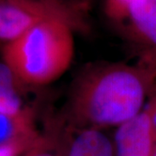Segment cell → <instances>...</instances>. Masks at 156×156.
<instances>
[{
    "instance_id": "2",
    "label": "cell",
    "mask_w": 156,
    "mask_h": 156,
    "mask_svg": "<svg viewBox=\"0 0 156 156\" xmlns=\"http://www.w3.org/2000/svg\"><path fill=\"white\" fill-rule=\"evenodd\" d=\"M70 23L51 18L36 24L3 47V60L23 83L49 84L61 76L72 62L74 30Z\"/></svg>"
},
{
    "instance_id": "4",
    "label": "cell",
    "mask_w": 156,
    "mask_h": 156,
    "mask_svg": "<svg viewBox=\"0 0 156 156\" xmlns=\"http://www.w3.org/2000/svg\"><path fill=\"white\" fill-rule=\"evenodd\" d=\"M115 156H154L156 152V83L150 99L135 116L118 126Z\"/></svg>"
},
{
    "instance_id": "9",
    "label": "cell",
    "mask_w": 156,
    "mask_h": 156,
    "mask_svg": "<svg viewBox=\"0 0 156 156\" xmlns=\"http://www.w3.org/2000/svg\"><path fill=\"white\" fill-rule=\"evenodd\" d=\"M67 151L62 152L55 148L49 139L44 138L38 145L26 152L24 156H66Z\"/></svg>"
},
{
    "instance_id": "1",
    "label": "cell",
    "mask_w": 156,
    "mask_h": 156,
    "mask_svg": "<svg viewBox=\"0 0 156 156\" xmlns=\"http://www.w3.org/2000/svg\"><path fill=\"white\" fill-rule=\"evenodd\" d=\"M156 83V73L141 64L95 68L77 81L70 98L73 122L83 128L120 126L139 114Z\"/></svg>"
},
{
    "instance_id": "10",
    "label": "cell",
    "mask_w": 156,
    "mask_h": 156,
    "mask_svg": "<svg viewBox=\"0 0 156 156\" xmlns=\"http://www.w3.org/2000/svg\"><path fill=\"white\" fill-rule=\"evenodd\" d=\"M131 0H107L106 11L112 19L120 21Z\"/></svg>"
},
{
    "instance_id": "7",
    "label": "cell",
    "mask_w": 156,
    "mask_h": 156,
    "mask_svg": "<svg viewBox=\"0 0 156 156\" xmlns=\"http://www.w3.org/2000/svg\"><path fill=\"white\" fill-rule=\"evenodd\" d=\"M66 156H115L114 142L100 129L83 128L70 141Z\"/></svg>"
},
{
    "instance_id": "14",
    "label": "cell",
    "mask_w": 156,
    "mask_h": 156,
    "mask_svg": "<svg viewBox=\"0 0 156 156\" xmlns=\"http://www.w3.org/2000/svg\"><path fill=\"white\" fill-rule=\"evenodd\" d=\"M154 1H156V0H154Z\"/></svg>"
},
{
    "instance_id": "3",
    "label": "cell",
    "mask_w": 156,
    "mask_h": 156,
    "mask_svg": "<svg viewBox=\"0 0 156 156\" xmlns=\"http://www.w3.org/2000/svg\"><path fill=\"white\" fill-rule=\"evenodd\" d=\"M51 18L65 20L76 29L83 28L78 6L69 1L0 0V44H8L36 24Z\"/></svg>"
},
{
    "instance_id": "6",
    "label": "cell",
    "mask_w": 156,
    "mask_h": 156,
    "mask_svg": "<svg viewBox=\"0 0 156 156\" xmlns=\"http://www.w3.org/2000/svg\"><path fill=\"white\" fill-rule=\"evenodd\" d=\"M43 139L36 130L30 108L14 115L0 114V147H14L20 153L28 152Z\"/></svg>"
},
{
    "instance_id": "5",
    "label": "cell",
    "mask_w": 156,
    "mask_h": 156,
    "mask_svg": "<svg viewBox=\"0 0 156 156\" xmlns=\"http://www.w3.org/2000/svg\"><path fill=\"white\" fill-rule=\"evenodd\" d=\"M122 21L141 50L140 64L156 73V1L131 0L119 22Z\"/></svg>"
},
{
    "instance_id": "11",
    "label": "cell",
    "mask_w": 156,
    "mask_h": 156,
    "mask_svg": "<svg viewBox=\"0 0 156 156\" xmlns=\"http://www.w3.org/2000/svg\"><path fill=\"white\" fill-rule=\"evenodd\" d=\"M19 151L11 147H0V156H17Z\"/></svg>"
},
{
    "instance_id": "13",
    "label": "cell",
    "mask_w": 156,
    "mask_h": 156,
    "mask_svg": "<svg viewBox=\"0 0 156 156\" xmlns=\"http://www.w3.org/2000/svg\"><path fill=\"white\" fill-rule=\"evenodd\" d=\"M65 1H67V0H65Z\"/></svg>"
},
{
    "instance_id": "12",
    "label": "cell",
    "mask_w": 156,
    "mask_h": 156,
    "mask_svg": "<svg viewBox=\"0 0 156 156\" xmlns=\"http://www.w3.org/2000/svg\"><path fill=\"white\" fill-rule=\"evenodd\" d=\"M154 156H156V152H155V154H154Z\"/></svg>"
},
{
    "instance_id": "8",
    "label": "cell",
    "mask_w": 156,
    "mask_h": 156,
    "mask_svg": "<svg viewBox=\"0 0 156 156\" xmlns=\"http://www.w3.org/2000/svg\"><path fill=\"white\" fill-rule=\"evenodd\" d=\"M22 84L4 62H0V114L14 115L29 109L23 102Z\"/></svg>"
}]
</instances>
